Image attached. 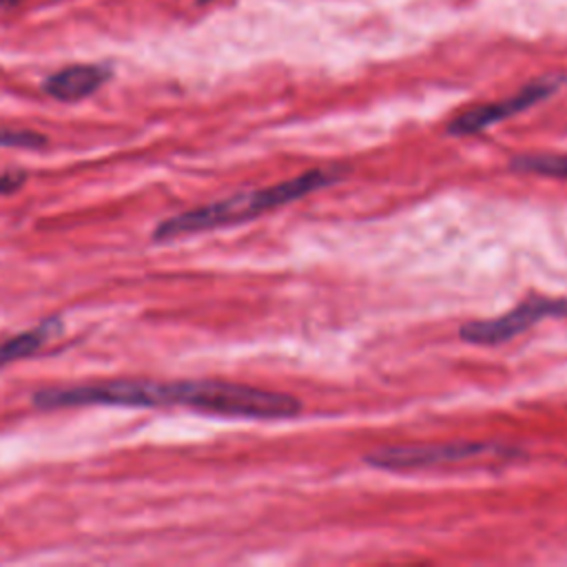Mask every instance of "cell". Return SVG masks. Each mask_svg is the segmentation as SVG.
I'll return each instance as SVG.
<instances>
[{
  "instance_id": "cell-1",
  "label": "cell",
  "mask_w": 567,
  "mask_h": 567,
  "mask_svg": "<svg viewBox=\"0 0 567 567\" xmlns=\"http://www.w3.org/2000/svg\"><path fill=\"white\" fill-rule=\"evenodd\" d=\"M38 410H62L84 405L120 408H168L184 405L206 414L241 419H290L301 412V401L221 379H109L66 388H47L31 394Z\"/></svg>"
},
{
  "instance_id": "cell-2",
  "label": "cell",
  "mask_w": 567,
  "mask_h": 567,
  "mask_svg": "<svg viewBox=\"0 0 567 567\" xmlns=\"http://www.w3.org/2000/svg\"><path fill=\"white\" fill-rule=\"evenodd\" d=\"M348 168L343 166H323V168H312L306 171L297 177H290L286 182L248 190V193H237L210 204H204L199 208H190L186 213H177L164 221H159L153 228V239L155 241H168V239H179L224 226H235L250 221L268 210L281 208L286 204H292L319 188L332 186L339 179H343Z\"/></svg>"
},
{
  "instance_id": "cell-3",
  "label": "cell",
  "mask_w": 567,
  "mask_h": 567,
  "mask_svg": "<svg viewBox=\"0 0 567 567\" xmlns=\"http://www.w3.org/2000/svg\"><path fill=\"white\" fill-rule=\"evenodd\" d=\"M520 454L518 450L503 447L485 441H461V443H434V445H392L381 447L363 456V463L374 470L405 472V470H427L450 463H461L481 456H509Z\"/></svg>"
},
{
  "instance_id": "cell-4",
  "label": "cell",
  "mask_w": 567,
  "mask_h": 567,
  "mask_svg": "<svg viewBox=\"0 0 567 567\" xmlns=\"http://www.w3.org/2000/svg\"><path fill=\"white\" fill-rule=\"evenodd\" d=\"M545 317H567V297H556V299L540 297V299L525 301L501 317L467 321L461 326L458 337L465 343H474V346H496L529 330L534 323H538Z\"/></svg>"
},
{
  "instance_id": "cell-5",
  "label": "cell",
  "mask_w": 567,
  "mask_h": 567,
  "mask_svg": "<svg viewBox=\"0 0 567 567\" xmlns=\"http://www.w3.org/2000/svg\"><path fill=\"white\" fill-rule=\"evenodd\" d=\"M558 86H560L558 78H538L505 100L478 104V106L463 111L447 124V133L456 135V137L481 133V131L498 124L501 120H507V117H512L520 111H527L529 106L547 100L551 93L558 91Z\"/></svg>"
},
{
  "instance_id": "cell-6",
  "label": "cell",
  "mask_w": 567,
  "mask_h": 567,
  "mask_svg": "<svg viewBox=\"0 0 567 567\" xmlns=\"http://www.w3.org/2000/svg\"><path fill=\"white\" fill-rule=\"evenodd\" d=\"M109 78L111 71L102 64H73L49 75L42 91L60 102H78L93 95Z\"/></svg>"
},
{
  "instance_id": "cell-7",
  "label": "cell",
  "mask_w": 567,
  "mask_h": 567,
  "mask_svg": "<svg viewBox=\"0 0 567 567\" xmlns=\"http://www.w3.org/2000/svg\"><path fill=\"white\" fill-rule=\"evenodd\" d=\"M60 330H62V321L58 317H49L42 323H38L35 328H29V330L18 332L11 339L2 341L0 343V368L22 361V359H29Z\"/></svg>"
},
{
  "instance_id": "cell-8",
  "label": "cell",
  "mask_w": 567,
  "mask_h": 567,
  "mask_svg": "<svg viewBox=\"0 0 567 567\" xmlns=\"http://www.w3.org/2000/svg\"><path fill=\"white\" fill-rule=\"evenodd\" d=\"M512 168L567 179V153H558V155H547V153L518 155V157L512 159Z\"/></svg>"
},
{
  "instance_id": "cell-9",
  "label": "cell",
  "mask_w": 567,
  "mask_h": 567,
  "mask_svg": "<svg viewBox=\"0 0 567 567\" xmlns=\"http://www.w3.org/2000/svg\"><path fill=\"white\" fill-rule=\"evenodd\" d=\"M47 137L35 131H22V128H0V148H44Z\"/></svg>"
},
{
  "instance_id": "cell-10",
  "label": "cell",
  "mask_w": 567,
  "mask_h": 567,
  "mask_svg": "<svg viewBox=\"0 0 567 567\" xmlns=\"http://www.w3.org/2000/svg\"><path fill=\"white\" fill-rule=\"evenodd\" d=\"M27 182V175L20 171H11V173H2L0 175V195H9L18 188H22Z\"/></svg>"
},
{
  "instance_id": "cell-11",
  "label": "cell",
  "mask_w": 567,
  "mask_h": 567,
  "mask_svg": "<svg viewBox=\"0 0 567 567\" xmlns=\"http://www.w3.org/2000/svg\"><path fill=\"white\" fill-rule=\"evenodd\" d=\"M9 2H13V0H0V4H9Z\"/></svg>"
}]
</instances>
